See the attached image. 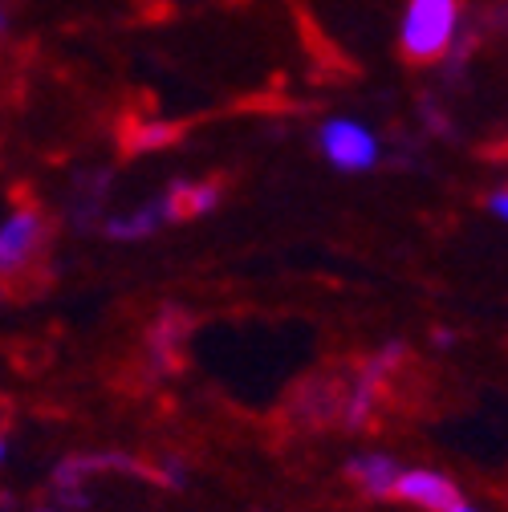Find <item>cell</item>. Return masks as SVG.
<instances>
[{
	"label": "cell",
	"instance_id": "obj_1",
	"mask_svg": "<svg viewBox=\"0 0 508 512\" xmlns=\"http://www.w3.org/2000/svg\"><path fill=\"white\" fill-rule=\"evenodd\" d=\"M460 0H407L399 21V49L407 61H439L456 45Z\"/></svg>",
	"mask_w": 508,
	"mask_h": 512
},
{
	"label": "cell",
	"instance_id": "obj_2",
	"mask_svg": "<svg viewBox=\"0 0 508 512\" xmlns=\"http://www.w3.org/2000/svg\"><path fill=\"white\" fill-rule=\"evenodd\" d=\"M322 155L338 167V171H370L378 163V139L370 126L354 122V118H330L322 122Z\"/></svg>",
	"mask_w": 508,
	"mask_h": 512
},
{
	"label": "cell",
	"instance_id": "obj_3",
	"mask_svg": "<svg viewBox=\"0 0 508 512\" xmlns=\"http://www.w3.org/2000/svg\"><path fill=\"white\" fill-rule=\"evenodd\" d=\"M41 236H45V224L37 212H13L0 224V277L21 273L33 261Z\"/></svg>",
	"mask_w": 508,
	"mask_h": 512
},
{
	"label": "cell",
	"instance_id": "obj_4",
	"mask_svg": "<svg viewBox=\"0 0 508 512\" xmlns=\"http://www.w3.org/2000/svg\"><path fill=\"white\" fill-rule=\"evenodd\" d=\"M395 496L423 508V512H452L460 504L456 496V484L448 476H439V472H427V468H403L399 484H395Z\"/></svg>",
	"mask_w": 508,
	"mask_h": 512
},
{
	"label": "cell",
	"instance_id": "obj_5",
	"mask_svg": "<svg viewBox=\"0 0 508 512\" xmlns=\"http://www.w3.org/2000/svg\"><path fill=\"white\" fill-rule=\"evenodd\" d=\"M350 476H354V484L366 488L370 496H395V484H399L403 468H399V460H391V456H383V452H366V456L350 460Z\"/></svg>",
	"mask_w": 508,
	"mask_h": 512
},
{
	"label": "cell",
	"instance_id": "obj_6",
	"mask_svg": "<svg viewBox=\"0 0 508 512\" xmlns=\"http://www.w3.org/2000/svg\"><path fill=\"white\" fill-rule=\"evenodd\" d=\"M220 200V187L216 183H175L171 196L163 200L167 220H196L204 212H212Z\"/></svg>",
	"mask_w": 508,
	"mask_h": 512
},
{
	"label": "cell",
	"instance_id": "obj_7",
	"mask_svg": "<svg viewBox=\"0 0 508 512\" xmlns=\"http://www.w3.org/2000/svg\"><path fill=\"white\" fill-rule=\"evenodd\" d=\"M179 139V126L175 122H163V118H139L126 126V147L135 155H151V151H163Z\"/></svg>",
	"mask_w": 508,
	"mask_h": 512
},
{
	"label": "cell",
	"instance_id": "obj_8",
	"mask_svg": "<svg viewBox=\"0 0 508 512\" xmlns=\"http://www.w3.org/2000/svg\"><path fill=\"white\" fill-rule=\"evenodd\" d=\"M163 220H167V208H163V200H159V204H147V208H143V212H135V216L114 220V224H110V236H118V240H135V236L155 232Z\"/></svg>",
	"mask_w": 508,
	"mask_h": 512
},
{
	"label": "cell",
	"instance_id": "obj_9",
	"mask_svg": "<svg viewBox=\"0 0 508 512\" xmlns=\"http://www.w3.org/2000/svg\"><path fill=\"white\" fill-rule=\"evenodd\" d=\"M492 212H496V220L508 224V191H496V196H492Z\"/></svg>",
	"mask_w": 508,
	"mask_h": 512
},
{
	"label": "cell",
	"instance_id": "obj_10",
	"mask_svg": "<svg viewBox=\"0 0 508 512\" xmlns=\"http://www.w3.org/2000/svg\"><path fill=\"white\" fill-rule=\"evenodd\" d=\"M452 512H480V508H472V504H464V500H460V504H456Z\"/></svg>",
	"mask_w": 508,
	"mask_h": 512
},
{
	"label": "cell",
	"instance_id": "obj_11",
	"mask_svg": "<svg viewBox=\"0 0 508 512\" xmlns=\"http://www.w3.org/2000/svg\"><path fill=\"white\" fill-rule=\"evenodd\" d=\"M0 460H5V439H0Z\"/></svg>",
	"mask_w": 508,
	"mask_h": 512
},
{
	"label": "cell",
	"instance_id": "obj_12",
	"mask_svg": "<svg viewBox=\"0 0 508 512\" xmlns=\"http://www.w3.org/2000/svg\"><path fill=\"white\" fill-rule=\"evenodd\" d=\"M0 29H5V9H0Z\"/></svg>",
	"mask_w": 508,
	"mask_h": 512
}]
</instances>
